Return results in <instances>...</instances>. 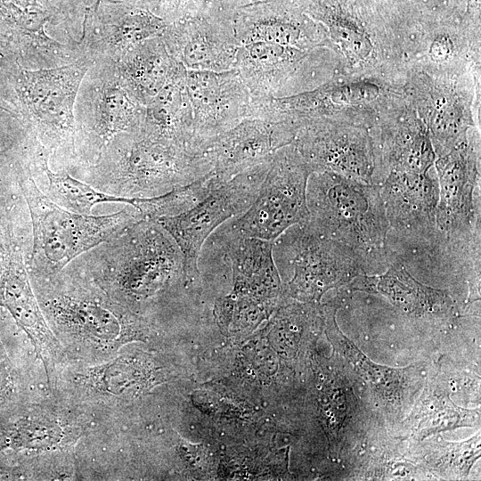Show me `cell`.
I'll list each match as a JSON object with an SVG mask.
<instances>
[{
    "instance_id": "obj_5",
    "label": "cell",
    "mask_w": 481,
    "mask_h": 481,
    "mask_svg": "<svg viewBox=\"0 0 481 481\" xmlns=\"http://www.w3.org/2000/svg\"><path fill=\"white\" fill-rule=\"evenodd\" d=\"M20 185L29 209L33 246L30 275H49L63 270L72 260L107 242L144 218L134 208L105 216L83 215L60 207L37 186L29 172Z\"/></svg>"
},
{
    "instance_id": "obj_15",
    "label": "cell",
    "mask_w": 481,
    "mask_h": 481,
    "mask_svg": "<svg viewBox=\"0 0 481 481\" xmlns=\"http://www.w3.org/2000/svg\"><path fill=\"white\" fill-rule=\"evenodd\" d=\"M378 184L390 228L412 238L436 240V177L428 172H390Z\"/></svg>"
},
{
    "instance_id": "obj_10",
    "label": "cell",
    "mask_w": 481,
    "mask_h": 481,
    "mask_svg": "<svg viewBox=\"0 0 481 481\" xmlns=\"http://www.w3.org/2000/svg\"><path fill=\"white\" fill-rule=\"evenodd\" d=\"M91 64L80 56L60 68L21 70L17 75L19 97L45 145L76 151L74 104Z\"/></svg>"
},
{
    "instance_id": "obj_4",
    "label": "cell",
    "mask_w": 481,
    "mask_h": 481,
    "mask_svg": "<svg viewBox=\"0 0 481 481\" xmlns=\"http://www.w3.org/2000/svg\"><path fill=\"white\" fill-rule=\"evenodd\" d=\"M306 205V222L317 232L353 249L369 268L386 264L390 225L379 184L331 172L312 173Z\"/></svg>"
},
{
    "instance_id": "obj_19",
    "label": "cell",
    "mask_w": 481,
    "mask_h": 481,
    "mask_svg": "<svg viewBox=\"0 0 481 481\" xmlns=\"http://www.w3.org/2000/svg\"><path fill=\"white\" fill-rule=\"evenodd\" d=\"M102 73L93 100L89 130L99 149L105 148L117 135L139 129L145 107L135 100L118 78L112 64Z\"/></svg>"
},
{
    "instance_id": "obj_13",
    "label": "cell",
    "mask_w": 481,
    "mask_h": 481,
    "mask_svg": "<svg viewBox=\"0 0 481 481\" xmlns=\"http://www.w3.org/2000/svg\"><path fill=\"white\" fill-rule=\"evenodd\" d=\"M195 144L204 152L216 136L251 116L252 100L236 69L215 72L186 70Z\"/></svg>"
},
{
    "instance_id": "obj_22",
    "label": "cell",
    "mask_w": 481,
    "mask_h": 481,
    "mask_svg": "<svg viewBox=\"0 0 481 481\" xmlns=\"http://www.w3.org/2000/svg\"><path fill=\"white\" fill-rule=\"evenodd\" d=\"M38 166L48 180V192L55 203L72 212L92 215L94 206L101 203H126L135 207L137 198L117 196L97 190L64 171L53 172L48 167V154L38 155Z\"/></svg>"
},
{
    "instance_id": "obj_20",
    "label": "cell",
    "mask_w": 481,
    "mask_h": 481,
    "mask_svg": "<svg viewBox=\"0 0 481 481\" xmlns=\"http://www.w3.org/2000/svg\"><path fill=\"white\" fill-rule=\"evenodd\" d=\"M354 289L381 294L404 312L414 315L444 314L452 308L447 292L421 284L400 262L392 263L381 275H361Z\"/></svg>"
},
{
    "instance_id": "obj_1",
    "label": "cell",
    "mask_w": 481,
    "mask_h": 481,
    "mask_svg": "<svg viewBox=\"0 0 481 481\" xmlns=\"http://www.w3.org/2000/svg\"><path fill=\"white\" fill-rule=\"evenodd\" d=\"M30 280L66 363L105 362L128 343L151 339L148 321L110 297L83 271L64 268Z\"/></svg>"
},
{
    "instance_id": "obj_21",
    "label": "cell",
    "mask_w": 481,
    "mask_h": 481,
    "mask_svg": "<svg viewBox=\"0 0 481 481\" xmlns=\"http://www.w3.org/2000/svg\"><path fill=\"white\" fill-rule=\"evenodd\" d=\"M384 161L390 172L426 173L435 151L428 133L417 122H406L384 132ZM382 178V179H383Z\"/></svg>"
},
{
    "instance_id": "obj_11",
    "label": "cell",
    "mask_w": 481,
    "mask_h": 481,
    "mask_svg": "<svg viewBox=\"0 0 481 481\" xmlns=\"http://www.w3.org/2000/svg\"><path fill=\"white\" fill-rule=\"evenodd\" d=\"M311 173L331 172L374 183L375 155L368 132L310 118L298 122L292 142Z\"/></svg>"
},
{
    "instance_id": "obj_6",
    "label": "cell",
    "mask_w": 481,
    "mask_h": 481,
    "mask_svg": "<svg viewBox=\"0 0 481 481\" xmlns=\"http://www.w3.org/2000/svg\"><path fill=\"white\" fill-rule=\"evenodd\" d=\"M311 171L293 143L271 159L258 193L242 214L217 232L274 240L292 225L306 222V186Z\"/></svg>"
},
{
    "instance_id": "obj_18",
    "label": "cell",
    "mask_w": 481,
    "mask_h": 481,
    "mask_svg": "<svg viewBox=\"0 0 481 481\" xmlns=\"http://www.w3.org/2000/svg\"><path fill=\"white\" fill-rule=\"evenodd\" d=\"M111 64L126 91L144 107L183 66L161 36L137 44Z\"/></svg>"
},
{
    "instance_id": "obj_3",
    "label": "cell",
    "mask_w": 481,
    "mask_h": 481,
    "mask_svg": "<svg viewBox=\"0 0 481 481\" xmlns=\"http://www.w3.org/2000/svg\"><path fill=\"white\" fill-rule=\"evenodd\" d=\"M105 148L94 187L117 196H157L212 174L204 153L139 129L117 135Z\"/></svg>"
},
{
    "instance_id": "obj_7",
    "label": "cell",
    "mask_w": 481,
    "mask_h": 481,
    "mask_svg": "<svg viewBox=\"0 0 481 481\" xmlns=\"http://www.w3.org/2000/svg\"><path fill=\"white\" fill-rule=\"evenodd\" d=\"M273 246L284 251L293 268L286 293L297 299L318 300L331 288L350 287L369 270L353 249L322 235L307 222L289 227Z\"/></svg>"
},
{
    "instance_id": "obj_2",
    "label": "cell",
    "mask_w": 481,
    "mask_h": 481,
    "mask_svg": "<svg viewBox=\"0 0 481 481\" xmlns=\"http://www.w3.org/2000/svg\"><path fill=\"white\" fill-rule=\"evenodd\" d=\"M86 266L87 276L135 313L143 302L182 279L185 281L180 249L160 225L147 218L91 249Z\"/></svg>"
},
{
    "instance_id": "obj_14",
    "label": "cell",
    "mask_w": 481,
    "mask_h": 481,
    "mask_svg": "<svg viewBox=\"0 0 481 481\" xmlns=\"http://www.w3.org/2000/svg\"><path fill=\"white\" fill-rule=\"evenodd\" d=\"M0 305L5 306L29 336L42 362L49 391L67 362L62 346L50 329L28 275L22 256L11 252L0 278Z\"/></svg>"
},
{
    "instance_id": "obj_12",
    "label": "cell",
    "mask_w": 481,
    "mask_h": 481,
    "mask_svg": "<svg viewBox=\"0 0 481 481\" xmlns=\"http://www.w3.org/2000/svg\"><path fill=\"white\" fill-rule=\"evenodd\" d=\"M297 132V123L289 118L252 115L213 139L204 154L222 183L272 159L292 143Z\"/></svg>"
},
{
    "instance_id": "obj_16",
    "label": "cell",
    "mask_w": 481,
    "mask_h": 481,
    "mask_svg": "<svg viewBox=\"0 0 481 481\" xmlns=\"http://www.w3.org/2000/svg\"><path fill=\"white\" fill-rule=\"evenodd\" d=\"M232 267L233 298L274 305L281 283L273 257V242L251 237L219 234Z\"/></svg>"
},
{
    "instance_id": "obj_17",
    "label": "cell",
    "mask_w": 481,
    "mask_h": 481,
    "mask_svg": "<svg viewBox=\"0 0 481 481\" xmlns=\"http://www.w3.org/2000/svg\"><path fill=\"white\" fill-rule=\"evenodd\" d=\"M161 37L169 53L186 69L223 72L235 69L240 45L230 28L191 21L165 29Z\"/></svg>"
},
{
    "instance_id": "obj_9",
    "label": "cell",
    "mask_w": 481,
    "mask_h": 481,
    "mask_svg": "<svg viewBox=\"0 0 481 481\" xmlns=\"http://www.w3.org/2000/svg\"><path fill=\"white\" fill-rule=\"evenodd\" d=\"M436 167L439 199L435 240L480 260L479 207L475 198L479 177L474 146L464 138L439 157Z\"/></svg>"
},
{
    "instance_id": "obj_8",
    "label": "cell",
    "mask_w": 481,
    "mask_h": 481,
    "mask_svg": "<svg viewBox=\"0 0 481 481\" xmlns=\"http://www.w3.org/2000/svg\"><path fill=\"white\" fill-rule=\"evenodd\" d=\"M271 159L215 186L191 208L152 221L175 240L183 259L186 283L199 277L202 245L221 224L245 212L256 199Z\"/></svg>"
}]
</instances>
